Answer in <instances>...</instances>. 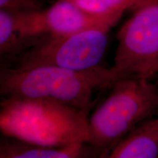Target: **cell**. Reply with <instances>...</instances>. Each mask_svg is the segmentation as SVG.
<instances>
[{
	"label": "cell",
	"instance_id": "obj_4",
	"mask_svg": "<svg viewBox=\"0 0 158 158\" xmlns=\"http://www.w3.org/2000/svg\"><path fill=\"white\" fill-rule=\"evenodd\" d=\"M110 21L65 35L45 37L5 66L29 69L40 66L84 70L99 66L106 53Z\"/></svg>",
	"mask_w": 158,
	"mask_h": 158
},
{
	"label": "cell",
	"instance_id": "obj_6",
	"mask_svg": "<svg viewBox=\"0 0 158 158\" xmlns=\"http://www.w3.org/2000/svg\"><path fill=\"white\" fill-rule=\"evenodd\" d=\"M14 15L20 35L30 48L45 37L65 36L106 22H118L123 14L98 16L68 0H58L41 10Z\"/></svg>",
	"mask_w": 158,
	"mask_h": 158
},
{
	"label": "cell",
	"instance_id": "obj_10",
	"mask_svg": "<svg viewBox=\"0 0 158 158\" xmlns=\"http://www.w3.org/2000/svg\"><path fill=\"white\" fill-rule=\"evenodd\" d=\"M89 14L108 16L123 14L127 10H135L158 0H68Z\"/></svg>",
	"mask_w": 158,
	"mask_h": 158
},
{
	"label": "cell",
	"instance_id": "obj_2",
	"mask_svg": "<svg viewBox=\"0 0 158 158\" xmlns=\"http://www.w3.org/2000/svg\"><path fill=\"white\" fill-rule=\"evenodd\" d=\"M123 78L114 68L99 65L84 70L40 66L19 69L2 66L0 93L3 98H47L90 111L94 94Z\"/></svg>",
	"mask_w": 158,
	"mask_h": 158
},
{
	"label": "cell",
	"instance_id": "obj_11",
	"mask_svg": "<svg viewBox=\"0 0 158 158\" xmlns=\"http://www.w3.org/2000/svg\"><path fill=\"white\" fill-rule=\"evenodd\" d=\"M46 7V0H0V9L14 13H29Z\"/></svg>",
	"mask_w": 158,
	"mask_h": 158
},
{
	"label": "cell",
	"instance_id": "obj_5",
	"mask_svg": "<svg viewBox=\"0 0 158 158\" xmlns=\"http://www.w3.org/2000/svg\"><path fill=\"white\" fill-rule=\"evenodd\" d=\"M114 68L123 78L158 75V1L134 10L117 34Z\"/></svg>",
	"mask_w": 158,
	"mask_h": 158
},
{
	"label": "cell",
	"instance_id": "obj_1",
	"mask_svg": "<svg viewBox=\"0 0 158 158\" xmlns=\"http://www.w3.org/2000/svg\"><path fill=\"white\" fill-rule=\"evenodd\" d=\"M87 116L51 99L3 98L0 128L4 135L41 147L86 144L89 140Z\"/></svg>",
	"mask_w": 158,
	"mask_h": 158
},
{
	"label": "cell",
	"instance_id": "obj_3",
	"mask_svg": "<svg viewBox=\"0 0 158 158\" xmlns=\"http://www.w3.org/2000/svg\"><path fill=\"white\" fill-rule=\"evenodd\" d=\"M89 118V144L106 152L158 113V85L153 80L123 78Z\"/></svg>",
	"mask_w": 158,
	"mask_h": 158
},
{
	"label": "cell",
	"instance_id": "obj_8",
	"mask_svg": "<svg viewBox=\"0 0 158 158\" xmlns=\"http://www.w3.org/2000/svg\"><path fill=\"white\" fill-rule=\"evenodd\" d=\"M84 145L76 143L58 148L45 147L4 135L0 143V158H83Z\"/></svg>",
	"mask_w": 158,
	"mask_h": 158
},
{
	"label": "cell",
	"instance_id": "obj_7",
	"mask_svg": "<svg viewBox=\"0 0 158 158\" xmlns=\"http://www.w3.org/2000/svg\"><path fill=\"white\" fill-rule=\"evenodd\" d=\"M100 158H158V113L140 124Z\"/></svg>",
	"mask_w": 158,
	"mask_h": 158
},
{
	"label": "cell",
	"instance_id": "obj_9",
	"mask_svg": "<svg viewBox=\"0 0 158 158\" xmlns=\"http://www.w3.org/2000/svg\"><path fill=\"white\" fill-rule=\"evenodd\" d=\"M29 48L17 29L13 12L0 9V55L8 64L13 59Z\"/></svg>",
	"mask_w": 158,
	"mask_h": 158
}]
</instances>
